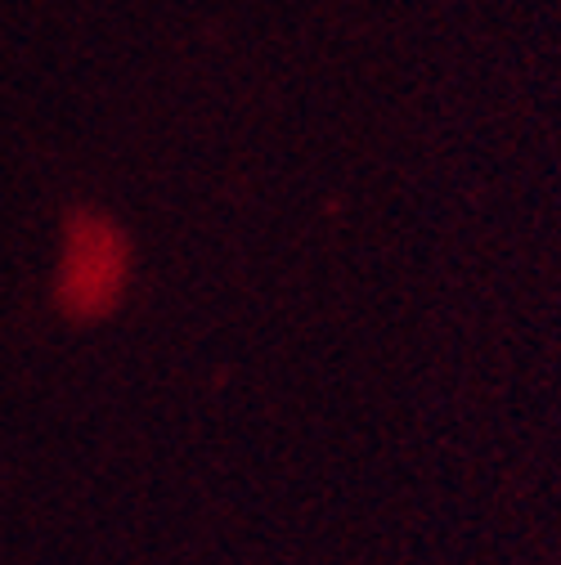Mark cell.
Returning <instances> with one entry per match:
<instances>
[{
	"mask_svg": "<svg viewBox=\"0 0 561 565\" xmlns=\"http://www.w3.org/2000/svg\"><path fill=\"white\" fill-rule=\"evenodd\" d=\"M130 282V247L117 221L104 211H73L63 234V256L54 274V301L73 319L108 315Z\"/></svg>",
	"mask_w": 561,
	"mask_h": 565,
	"instance_id": "obj_1",
	"label": "cell"
}]
</instances>
